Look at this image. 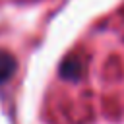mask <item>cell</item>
Returning a JSON list of instances; mask_svg holds the SVG:
<instances>
[{
	"label": "cell",
	"mask_w": 124,
	"mask_h": 124,
	"mask_svg": "<svg viewBox=\"0 0 124 124\" xmlns=\"http://www.w3.org/2000/svg\"><path fill=\"white\" fill-rule=\"evenodd\" d=\"M79 72H81V64H79V60H76V58H68L64 64H62V76L64 78H70V79H78L79 78Z\"/></svg>",
	"instance_id": "cell-2"
},
{
	"label": "cell",
	"mask_w": 124,
	"mask_h": 124,
	"mask_svg": "<svg viewBox=\"0 0 124 124\" xmlns=\"http://www.w3.org/2000/svg\"><path fill=\"white\" fill-rule=\"evenodd\" d=\"M17 70V60L12 52L0 48V83L8 81Z\"/></svg>",
	"instance_id": "cell-1"
}]
</instances>
